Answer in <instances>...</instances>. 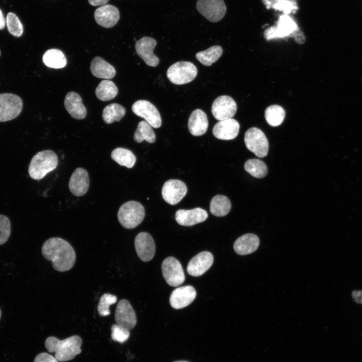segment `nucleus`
Instances as JSON below:
<instances>
[{
  "instance_id": "nucleus-3",
  "label": "nucleus",
  "mask_w": 362,
  "mask_h": 362,
  "mask_svg": "<svg viewBox=\"0 0 362 362\" xmlns=\"http://www.w3.org/2000/svg\"><path fill=\"white\" fill-rule=\"evenodd\" d=\"M263 36L266 40L293 37L295 41L300 44L305 41V36L296 21L289 15L284 14L280 16L276 25L265 29Z\"/></svg>"
},
{
  "instance_id": "nucleus-6",
  "label": "nucleus",
  "mask_w": 362,
  "mask_h": 362,
  "mask_svg": "<svg viewBox=\"0 0 362 362\" xmlns=\"http://www.w3.org/2000/svg\"><path fill=\"white\" fill-rule=\"evenodd\" d=\"M197 73V68L193 63L189 61H178L168 68L166 75L171 82L180 85L193 80Z\"/></svg>"
},
{
  "instance_id": "nucleus-37",
  "label": "nucleus",
  "mask_w": 362,
  "mask_h": 362,
  "mask_svg": "<svg viewBox=\"0 0 362 362\" xmlns=\"http://www.w3.org/2000/svg\"><path fill=\"white\" fill-rule=\"evenodd\" d=\"M6 23L9 32L14 36L20 37L23 33V27L18 17L13 13H9Z\"/></svg>"
},
{
  "instance_id": "nucleus-38",
  "label": "nucleus",
  "mask_w": 362,
  "mask_h": 362,
  "mask_svg": "<svg viewBox=\"0 0 362 362\" xmlns=\"http://www.w3.org/2000/svg\"><path fill=\"white\" fill-rule=\"evenodd\" d=\"M117 300L116 296L110 294H104L101 297L97 310L100 315L107 316L110 314V306L115 304Z\"/></svg>"
},
{
  "instance_id": "nucleus-42",
  "label": "nucleus",
  "mask_w": 362,
  "mask_h": 362,
  "mask_svg": "<svg viewBox=\"0 0 362 362\" xmlns=\"http://www.w3.org/2000/svg\"><path fill=\"white\" fill-rule=\"evenodd\" d=\"M351 295L352 299L356 303L362 304V290H354Z\"/></svg>"
},
{
  "instance_id": "nucleus-7",
  "label": "nucleus",
  "mask_w": 362,
  "mask_h": 362,
  "mask_svg": "<svg viewBox=\"0 0 362 362\" xmlns=\"http://www.w3.org/2000/svg\"><path fill=\"white\" fill-rule=\"evenodd\" d=\"M244 142L247 149L260 158L265 157L269 148L268 141L265 134L259 129L252 127L244 135Z\"/></svg>"
},
{
  "instance_id": "nucleus-25",
  "label": "nucleus",
  "mask_w": 362,
  "mask_h": 362,
  "mask_svg": "<svg viewBox=\"0 0 362 362\" xmlns=\"http://www.w3.org/2000/svg\"><path fill=\"white\" fill-rule=\"evenodd\" d=\"M259 245V239L255 234L247 233L237 238L233 245L236 253L244 255L254 252Z\"/></svg>"
},
{
  "instance_id": "nucleus-12",
  "label": "nucleus",
  "mask_w": 362,
  "mask_h": 362,
  "mask_svg": "<svg viewBox=\"0 0 362 362\" xmlns=\"http://www.w3.org/2000/svg\"><path fill=\"white\" fill-rule=\"evenodd\" d=\"M237 111L235 101L228 96H221L213 102L211 112L214 118L219 121L232 118Z\"/></svg>"
},
{
  "instance_id": "nucleus-15",
  "label": "nucleus",
  "mask_w": 362,
  "mask_h": 362,
  "mask_svg": "<svg viewBox=\"0 0 362 362\" xmlns=\"http://www.w3.org/2000/svg\"><path fill=\"white\" fill-rule=\"evenodd\" d=\"M156 44V40L150 37H143L136 43L137 54L148 66L155 67L159 64V58L153 53Z\"/></svg>"
},
{
  "instance_id": "nucleus-9",
  "label": "nucleus",
  "mask_w": 362,
  "mask_h": 362,
  "mask_svg": "<svg viewBox=\"0 0 362 362\" xmlns=\"http://www.w3.org/2000/svg\"><path fill=\"white\" fill-rule=\"evenodd\" d=\"M162 273L166 282L170 286L177 287L185 280V276L180 263L175 258H166L161 264Z\"/></svg>"
},
{
  "instance_id": "nucleus-34",
  "label": "nucleus",
  "mask_w": 362,
  "mask_h": 362,
  "mask_svg": "<svg viewBox=\"0 0 362 362\" xmlns=\"http://www.w3.org/2000/svg\"><path fill=\"white\" fill-rule=\"evenodd\" d=\"M126 110L122 106L116 103L111 104L103 110L102 117L107 124L119 122L125 114Z\"/></svg>"
},
{
  "instance_id": "nucleus-36",
  "label": "nucleus",
  "mask_w": 362,
  "mask_h": 362,
  "mask_svg": "<svg viewBox=\"0 0 362 362\" xmlns=\"http://www.w3.org/2000/svg\"><path fill=\"white\" fill-rule=\"evenodd\" d=\"M245 171L253 177L262 178L267 173V167L265 163L258 159L247 160L244 164Z\"/></svg>"
},
{
  "instance_id": "nucleus-39",
  "label": "nucleus",
  "mask_w": 362,
  "mask_h": 362,
  "mask_svg": "<svg viewBox=\"0 0 362 362\" xmlns=\"http://www.w3.org/2000/svg\"><path fill=\"white\" fill-rule=\"evenodd\" d=\"M111 331L112 339L119 343L125 342L130 336L129 330L117 324L112 326Z\"/></svg>"
},
{
  "instance_id": "nucleus-47",
  "label": "nucleus",
  "mask_w": 362,
  "mask_h": 362,
  "mask_svg": "<svg viewBox=\"0 0 362 362\" xmlns=\"http://www.w3.org/2000/svg\"><path fill=\"white\" fill-rule=\"evenodd\" d=\"M0 55H1V51H0Z\"/></svg>"
},
{
  "instance_id": "nucleus-32",
  "label": "nucleus",
  "mask_w": 362,
  "mask_h": 362,
  "mask_svg": "<svg viewBox=\"0 0 362 362\" xmlns=\"http://www.w3.org/2000/svg\"><path fill=\"white\" fill-rule=\"evenodd\" d=\"M133 138L137 143L145 140L153 143L155 141L156 135L150 125L145 121H141L138 124Z\"/></svg>"
},
{
  "instance_id": "nucleus-2",
  "label": "nucleus",
  "mask_w": 362,
  "mask_h": 362,
  "mask_svg": "<svg viewBox=\"0 0 362 362\" xmlns=\"http://www.w3.org/2000/svg\"><path fill=\"white\" fill-rule=\"evenodd\" d=\"M82 339L78 335H73L63 340L50 336L45 341V346L50 352H55V357L59 361H67L73 359L81 352Z\"/></svg>"
},
{
  "instance_id": "nucleus-17",
  "label": "nucleus",
  "mask_w": 362,
  "mask_h": 362,
  "mask_svg": "<svg viewBox=\"0 0 362 362\" xmlns=\"http://www.w3.org/2000/svg\"><path fill=\"white\" fill-rule=\"evenodd\" d=\"M213 260V256L210 252H201L189 262L187 268L188 273L194 277L200 276L210 268Z\"/></svg>"
},
{
  "instance_id": "nucleus-1",
  "label": "nucleus",
  "mask_w": 362,
  "mask_h": 362,
  "mask_svg": "<svg viewBox=\"0 0 362 362\" xmlns=\"http://www.w3.org/2000/svg\"><path fill=\"white\" fill-rule=\"evenodd\" d=\"M42 253L45 258L52 262L53 268L60 272L70 269L75 261V252L72 246L59 237L45 241L42 247Z\"/></svg>"
},
{
  "instance_id": "nucleus-13",
  "label": "nucleus",
  "mask_w": 362,
  "mask_h": 362,
  "mask_svg": "<svg viewBox=\"0 0 362 362\" xmlns=\"http://www.w3.org/2000/svg\"><path fill=\"white\" fill-rule=\"evenodd\" d=\"M186 184L178 179H169L163 185L161 194L164 200L171 205L179 203L187 193Z\"/></svg>"
},
{
  "instance_id": "nucleus-41",
  "label": "nucleus",
  "mask_w": 362,
  "mask_h": 362,
  "mask_svg": "<svg viewBox=\"0 0 362 362\" xmlns=\"http://www.w3.org/2000/svg\"><path fill=\"white\" fill-rule=\"evenodd\" d=\"M33 362H59V361L52 355L47 352H42L36 355Z\"/></svg>"
},
{
  "instance_id": "nucleus-44",
  "label": "nucleus",
  "mask_w": 362,
  "mask_h": 362,
  "mask_svg": "<svg viewBox=\"0 0 362 362\" xmlns=\"http://www.w3.org/2000/svg\"><path fill=\"white\" fill-rule=\"evenodd\" d=\"M6 20L3 15L2 11L0 9V30H2L5 27Z\"/></svg>"
},
{
  "instance_id": "nucleus-31",
  "label": "nucleus",
  "mask_w": 362,
  "mask_h": 362,
  "mask_svg": "<svg viewBox=\"0 0 362 362\" xmlns=\"http://www.w3.org/2000/svg\"><path fill=\"white\" fill-rule=\"evenodd\" d=\"M118 88L112 81H102L96 89V95L101 101H107L113 99L118 94Z\"/></svg>"
},
{
  "instance_id": "nucleus-22",
  "label": "nucleus",
  "mask_w": 362,
  "mask_h": 362,
  "mask_svg": "<svg viewBox=\"0 0 362 362\" xmlns=\"http://www.w3.org/2000/svg\"><path fill=\"white\" fill-rule=\"evenodd\" d=\"M208 216V213L205 210L201 208H195L191 210H177L175 218L178 224L190 226L204 222Z\"/></svg>"
},
{
  "instance_id": "nucleus-26",
  "label": "nucleus",
  "mask_w": 362,
  "mask_h": 362,
  "mask_svg": "<svg viewBox=\"0 0 362 362\" xmlns=\"http://www.w3.org/2000/svg\"><path fill=\"white\" fill-rule=\"evenodd\" d=\"M90 68L92 73L98 78L111 79L116 74L114 67L100 57L92 60Z\"/></svg>"
},
{
  "instance_id": "nucleus-33",
  "label": "nucleus",
  "mask_w": 362,
  "mask_h": 362,
  "mask_svg": "<svg viewBox=\"0 0 362 362\" xmlns=\"http://www.w3.org/2000/svg\"><path fill=\"white\" fill-rule=\"evenodd\" d=\"M222 53V48L220 46L215 45L197 53L196 57L202 64L210 66L221 57Z\"/></svg>"
},
{
  "instance_id": "nucleus-20",
  "label": "nucleus",
  "mask_w": 362,
  "mask_h": 362,
  "mask_svg": "<svg viewBox=\"0 0 362 362\" xmlns=\"http://www.w3.org/2000/svg\"><path fill=\"white\" fill-rule=\"evenodd\" d=\"M96 22L101 26L111 28L114 26L120 19L118 9L114 6L105 5L97 9L94 13Z\"/></svg>"
},
{
  "instance_id": "nucleus-23",
  "label": "nucleus",
  "mask_w": 362,
  "mask_h": 362,
  "mask_svg": "<svg viewBox=\"0 0 362 362\" xmlns=\"http://www.w3.org/2000/svg\"><path fill=\"white\" fill-rule=\"evenodd\" d=\"M208 120L206 114L201 109L192 112L188 121V128L192 135L199 136L204 134L208 128Z\"/></svg>"
},
{
  "instance_id": "nucleus-11",
  "label": "nucleus",
  "mask_w": 362,
  "mask_h": 362,
  "mask_svg": "<svg viewBox=\"0 0 362 362\" xmlns=\"http://www.w3.org/2000/svg\"><path fill=\"white\" fill-rule=\"evenodd\" d=\"M133 112L137 116L143 118L150 126L154 128L161 125V116L155 106L146 100H138L132 106Z\"/></svg>"
},
{
  "instance_id": "nucleus-40",
  "label": "nucleus",
  "mask_w": 362,
  "mask_h": 362,
  "mask_svg": "<svg viewBox=\"0 0 362 362\" xmlns=\"http://www.w3.org/2000/svg\"><path fill=\"white\" fill-rule=\"evenodd\" d=\"M11 230V223L9 218L0 215V245L4 244L8 240Z\"/></svg>"
},
{
  "instance_id": "nucleus-45",
  "label": "nucleus",
  "mask_w": 362,
  "mask_h": 362,
  "mask_svg": "<svg viewBox=\"0 0 362 362\" xmlns=\"http://www.w3.org/2000/svg\"><path fill=\"white\" fill-rule=\"evenodd\" d=\"M173 362H189V361H187V360H177V361H175Z\"/></svg>"
},
{
  "instance_id": "nucleus-30",
  "label": "nucleus",
  "mask_w": 362,
  "mask_h": 362,
  "mask_svg": "<svg viewBox=\"0 0 362 362\" xmlns=\"http://www.w3.org/2000/svg\"><path fill=\"white\" fill-rule=\"evenodd\" d=\"M111 156L119 165L129 168L134 165L136 160V156L131 150L122 147L114 149Z\"/></svg>"
},
{
  "instance_id": "nucleus-21",
  "label": "nucleus",
  "mask_w": 362,
  "mask_h": 362,
  "mask_svg": "<svg viewBox=\"0 0 362 362\" xmlns=\"http://www.w3.org/2000/svg\"><path fill=\"white\" fill-rule=\"evenodd\" d=\"M89 185L87 171L81 167L75 169L71 175L68 184L71 193L77 197L82 196L87 192Z\"/></svg>"
},
{
  "instance_id": "nucleus-27",
  "label": "nucleus",
  "mask_w": 362,
  "mask_h": 362,
  "mask_svg": "<svg viewBox=\"0 0 362 362\" xmlns=\"http://www.w3.org/2000/svg\"><path fill=\"white\" fill-rule=\"evenodd\" d=\"M231 204L229 199L223 195H217L211 200L210 210L211 213L217 217H223L229 212Z\"/></svg>"
},
{
  "instance_id": "nucleus-18",
  "label": "nucleus",
  "mask_w": 362,
  "mask_h": 362,
  "mask_svg": "<svg viewBox=\"0 0 362 362\" xmlns=\"http://www.w3.org/2000/svg\"><path fill=\"white\" fill-rule=\"evenodd\" d=\"M196 295V291L193 287L188 285L180 287L172 292L169 303L173 308L182 309L192 303Z\"/></svg>"
},
{
  "instance_id": "nucleus-28",
  "label": "nucleus",
  "mask_w": 362,
  "mask_h": 362,
  "mask_svg": "<svg viewBox=\"0 0 362 362\" xmlns=\"http://www.w3.org/2000/svg\"><path fill=\"white\" fill-rule=\"evenodd\" d=\"M43 63L47 66L53 68H61L67 63L66 58L63 53L57 49H51L46 51L43 56Z\"/></svg>"
},
{
  "instance_id": "nucleus-29",
  "label": "nucleus",
  "mask_w": 362,
  "mask_h": 362,
  "mask_svg": "<svg viewBox=\"0 0 362 362\" xmlns=\"http://www.w3.org/2000/svg\"><path fill=\"white\" fill-rule=\"evenodd\" d=\"M266 9L281 11L284 14L296 13L298 10L297 0H261Z\"/></svg>"
},
{
  "instance_id": "nucleus-43",
  "label": "nucleus",
  "mask_w": 362,
  "mask_h": 362,
  "mask_svg": "<svg viewBox=\"0 0 362 362\" xmlns=\"http://www.w3.org/2000/svg\"><path fill=\"white\" fill-rule=\"evenodd\" d=\"M109 0H88L90 5L93 6H102L107 5Z\"/></svg>"
},
{
  "instance_id": "nucleus-46",
  "label": "nucleus",
  "mask_w": 362,
  "mask_h": 362,
  "mask_svg": "<svg viewBox=\"0 0 362 362\" xmlns=\"http://www.w3.org/2000/svg\"><path fill=\"white\" fill-rule=\"evenodd\" d=\"M1 310H0V318H1Z\"/></svg>"
},
{
  "instance_id": "nucleus-35",
  "label": "nucleus",
  "mask_w": 362,
  "mask_h": 362,
  "mask_svg": "<svg viewBox=\"0 0 362 362\" xmlns=\"http://www.w3.org/2000/svg\"><path fill=\"white\" fill-rule=\"evenodd\" d=\"M264 115L267 123L272 126L276 127L283 122L286 112L281 106L273 105L265 109Z\"/></svg>"
},
{
  "instance_id": "nucleus-4",
  "label": "nucleus",
  "mask_w": 362,
  "mask_h": 362,
  "mask_svg": "<svg viewBox=\"0 0 362 362\" xmlns=\"http://www.w3.org/2000/svg\"><path fill=\"white\" fill-rule=\"evenodd\" d=\"M57 164L58 157L54 152L50 150L40 151L31 160L28 168L29 175L34 179H41L54 170Z\"/></svg>"
},
{
  "instance_id": "nucleus-8",
  "label": "nucleus",
  "mask_w": 362,
  "mask_h": 362,
  "mask_svg": "<svg viewBox=\"0 0 362 362\" xmlns=\"http://www.w3.org/2000/svg\"><path fill=\"white\" fill-rule=\"evenodd\" d=\"M22 108L23 102L18 96L11 93L0 94V122L16 118L21 112Z\"/></svg>"
},
{
  "instance_id": "nucleus-19",
  "label": "nucleus",
  "mask_w": 362,
  "mask_h": 362,
  "mask_svg": "<svg viewBox=\"0 0 362 362\" xmlns=\"http://www.w3.org/2000/svg\"><path fill=\"white\" fill-rule=\"evenodd\" d=\"M240 125L237 121L230 118L219 121L213 128V134L219 139L232 140L238 134Z\"/></svg>"
},
{
  "instance_id": "nucleus-16",
  "label": "nucleus",
  "mask_w": 362,
  "mask_h": 362,
  "mask_svg": "<svg viewBox=\"0 0 362 362\" xmlns=\"http://www.w3.org/2000/svg\"><path fill=\"white\" fill-rule=\"evenodd\" d=\"M135 247L139 258L143 261L151 260L155 254V245L152 236L147 232H140L135 237Z\"/></svg>"
},
{
  "instance_id": "nucleus-5",
  "label": "nucleus",
  "mask_w": 362,
  "mask_h": 362,
  "mask_svg": "<svg viewBox=\"0 0 362 362\" xmlns=\"http://www.w3.org/2000/svg\"><path fill=\"white\" fill-rule=\"evenodd\" d=\"M118 219L126 229H133L139 225L145 217V209L139 202L130 201L124 203L118 212Z\"/></svg>"
},
{
  "instance_id": "nucleus-14",
  "label": "nucleus",
  "mask_w": 362,
  "mask_h": 362,
  "mask_svg": "<svg viewBox=\"0 0 362 362\" xmlns=\"http://www.w3.org/2000/svg\"><path fill=\"white\" fill-rule=\"evenodd\" d=\"M116 324L128 330L132 329L137 323L136 316L129 302L122 299L119 302L115 314Z\"/></svg>"
},
{
  "instance_id": "nucleus-10",
  "label": "nucleus",
  "mask_w": 362,
  "mask_h": 362,
  "mask_svg": "<svg viewBox=\"0 0 362 362\" xmlns=\"http://www.w3.org/2000/svg\"><path fill=\"white\" fill-rule=\"evenodd\" d=\"M197 9L211 22H217L224 17L226 6L223 0H198Z\"/></svg>"
},
{
  "instance_id": "nucleus-24",
  "label": "nucleus",
  "mask_w": 362,
  "mask_h": 362,
  "mask_svg": "<svg viewBox=\"0 0 362 362\" xmlns=\"http://www.w3.org/2000/svg\"><path fill=\"white\" fill-rule=\"evenodd\" d=\"M64 106L73 118L82 119L86 115V110L82 103L80 96L76 93H67L64 99Z\"/></svg>"
}]
</instances>
